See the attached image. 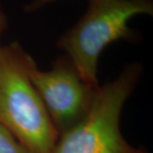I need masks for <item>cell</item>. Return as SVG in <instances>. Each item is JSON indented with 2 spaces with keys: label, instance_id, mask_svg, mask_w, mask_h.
<instances>
[{
  "label": "cell",
  "instance_id": "cell-3",
  "mask_svg": "<svg viewBox=\"0 0 153 153\" xmlns=\"http://www.w3.org/2000/svg\"><path fill=\"white\" fill-rule=\"evenodd\" d=\"M142 68L128 65L117 79L99 87L88 113L61 133L49 153H147L133 147L120 130V115L140 79Z\"/></svg>",
  "mask_w": 153,
  "mask_h": 153
},
{
  "label": "cell",
  "instance_id": "cell-6",
  "mask_svg": "<svg viewBox=\"0 0 153 153\" xmlns=\"http://www.w3.org/2000/svg\"><path fill=\"white\" fill-rule=\"evenodd\" d=\"M55 1L57 0H33L31 3H29L24 7V10L27 13H33Z\"/></svg>",
  "mask_w": 153,
  "mask_h": 153
},
{
  "label": "cell",
  "instance_id": "cell-2",
  "mask_svg": "<svg viewBox=\"0 0 153 153\" xmlns=\"http://www.w3.org/2000/svg\"><path fill=\"white\" fill-rule=\"evenodd\" d=\"M138 15L152 16V0H88L85 14L56 45L66 52L82 80L98 88L100 55L109 44L135 38L128 23Z\"/></svg>",
  "mask_w": 153,
  "mask_h": 153
},
{
  "label": "cell",
  "instance_id": "cell-5",
  "mask_svg": "<svg viewBox=\"0 0 153 153\" xmlns=\"http://www.w3.org/2000/svg\"><path fill=\"white\" fill-rule=\"evenodd\" d=\"M0 153H32L0 123Z\"/></svg>",
  "mask_w": 153,
  "mask_h": 153
},
{
  "label": "cell",
  "instance_id": "cell-7",
  "mask_svg": "<svg viewBox=\"0 0 153 153\" xmlns=\"http://www.w3.org/2000/svg\"><path fill=\"white\" fill-rule=\"evenodd\" d=\"M7 27H8V18L0 4V38ZM0 49H1V45H0Z\"/></svg>",
  "mask_w": 153,
  "mask_h": 153
},
{
  "label": "cell",
  "instance_id": "cell-4",
  "mask_svg": "<svg viewBox=\"0 0 153 153\" xmlns=\"http://www.w3.org/2000/svg\"><path fill=\"white\" fill-rule=\"evenodd\" d=\"M29 76L60 134L85 117L97 90L82 80L67 57L46 71H39L33 61Z\"/></svg>",
  "mask_w": 153,
  "mask_h": 153
},
{
  "label": "cell",
  "instance_id": "cell-1",
  "mask_svg": "<svg viewBox=\"0 0 153 153\" xmlns=\"http://www.w3.org/2000/svg\"><path fill=\"white\" fill-rule=\"evenodd\" d=\"M34 60L13 42L0 49V123L32 153H49L58 138L29 76Z\"/></svg>",
  "mask_w": 153,
  "mask_h": 153
}]
</instances>
